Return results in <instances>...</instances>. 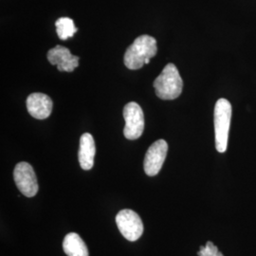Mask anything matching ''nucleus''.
Returning <instances> with one entry per match:
<instances>
[{
    "label": "nucleus",
    "instance_id": "nucleus-9",
    "mask_svg": "<svg viewBox=\"0 0 256 256\" xmlns=\"http://www.w3.org/2000/svg\"><path fill=\"white\" fill-rule=\"evenodd\" d=\"M27 110L30 116L37 120H45L52 111V101L44 93H32L26 102Z\"/></svg>",
    "mask_w": 256,
    "mask_h": 256
},
{
    "label": "nucleus",
    "instance_id": "nucleus-8",
    "mask_svg": "<svg viewBox=\"0 0 256 256\" xmlns=\"http://www.w3.org/2000/svg\"><path fill=\"white\" fill-rule=\"evenodd\" d=\"M48 60L50 64L57 66L59 72H72L79 66V57L72 54L68 48L59 45L48 50Z\"/></svg>",
    "mask_w": 256,
    "mask_h": 256
},
{
    "label": "nucleus",
    "instance_id": "nucleus-4",
    "mask_svg": "<svg viewBox=\"0 0 256 256\" xmlns=\"http://www.w3.org/2000/svg\"><path fill=\"white\" fill-rule=\"evenodd\" d=\"M126 126L124 135L128 140H137L142 135L144 129V115L142 108L135 102H130L124 108Z\"/></svg>",
    "mask_w": 256,
    "mask_h": 256
},
{
    "label": "nucleus",
    "instance_id": "nucleus-6",
    "mask_svg": "<svg viewBox=\"0 0 256 256\" xmlns=\"http://www.w3.org/2000/svg\"><path fill=\"white\" fill-rule=\"evenodd\" d=\"M14 178L19 191L27 198H32L38 192L36 174L32 165L28 162H19L14 171Z\"/></svg>",
    "mask_w": 256,
    "mask_h": 256
},
{
    "label": "nucleus",
    "instance_id": "nucleus-5",
    "mask_svg": "<svg viewBox=\"0 0 256 256\" xmlns=\"http://www.w3.org/2000/svg\"><path fill=\"white\" fill-rule=\"evenodd\" d=\"M116 223L120 234L128 241H137L142 236V221L134 210L129 209L120 210L116 216Z\"/></svg>",
    "mask_w": 256,
    "mask_h": 256
},
{
    "label": "nucleus",
    "instance_id": "nucleus-3",
    "mask_svg": "<svg viewBox=\"0 0 256 256\" xmlns=\"http://www.w3.org/2000/svg\"><path fill=\"white\" fill-rule=\"evenodd\" d=\"M232 119V104L227 99L221 98L214 106V133L216 147L220 153L227 150L230 126Z\"/></svg>",
    "mask_w": 256,
    "mask_h": 256
},
{
    "label": "nucleus",
    "instance_id": "nucleus-13",
    "mask_svg": "<svg viewBox=\"0 0 256 256\" xmlns=\"http://www.w3.org/2000/svg\"><path fill=\"white\" fill-rule=\"evenodd\" d=\"M198 256H224L223 254H221L218 250V248L212 241H208L205 247H200V250L198 252Z\"/></svg>",
    "mask_w": 256,
    "mask_h": 256
},
{
    "label": "nucleus",
    "instance_id": "nucleus-11",
    "mask_svg": "<svg viewBox=\"0 0 256 256\" xmlns=\"http://www.w3.org/2000/svg\"><path fill=\"white\" fill-rule=\"evenodd\" d=\"M63 250L68 256H88V250L76 232H70L64 238Z\"/></svg>",
    "mask_w": 256,
    "mask_h": 256
},
{
    "label": "nucleus",
    "instance_id": "nucleus-7",
    "mask_svg": "<svg viewBox=\"0 0 256 256\" xmlns=\"http://www.w3.org/2000/svg\"><path fill=\"white\" fill-rule=\"evenodd\" d=\"M167 151L168 144L164 140H156L148 148L144 162V172L147 176H154L158 174L164 164Z\"/></svg>",
    "mask_w": 256,
    "mask_h": 256
},
{
    "label": "nucleus",
    "instance_id": "nucleus-12",
    "mask_svg": "<svg viewBox=\"0 0 256 256\" xmlns=\"http://www.w3.org/2000/svg\"><path fill=\"white\" fill-rule=\"evenodd\" d=\"M56 32L58 37L61 40H66L70 37H72L74 34L78 30V28L75 27L74 20L68 18H61L55 22Z\"/></svg>",
    "mask_w": 256,
    "mask_h": 256
},
{
    "label": "nucleus",
    "instance_id": "nucleus-2",
    "mask_svg": "<svg viewBox=\"0 0 256 256\" xmlns=\"http://www.w3.org/2000/svg\"><path fill=\"white\" fill-rule=\"evenodd\" d=\"M158 52L156 40L149 36L136 38L124 54V64L129 70H140L144 66L147 58H153Z\"/></svg>",
    "mask_w": 256,
    "mask_h": 256
},
{
    "label": "nucleus",
    "instance_id": "nucleus-10",
    "mask_svg": "<svg viewBox=\"0 0 256 256\" xmlns=\"http://www.w3.org/2000/svg\"><path fill=\"white\" fill-rule=\"evenodd\" d=\"M96 147L94 138L90 133L82 134L80 138L79 162L84 170H90L94 164Z\"/></svg>",
    "mask_w": 256,
    "mask_h": 256
},
{
    "label": "nucleus",
    "instance_id": "nucleus-1",
    "mask_svg": "<svg viewBox=\"0 0 256 256\" xmlns=\"http://www.w3.org/2000/svg\"><path fill=\"white\" fill-rule=\"evenodd\" d=\"M156 94L162 100L176 99L182 92L183 82L174 64H166L154 82Z\"/></svg>",
    "mask_w": 256,
    "mask_h": 256
}]
</instances>
